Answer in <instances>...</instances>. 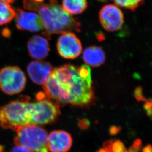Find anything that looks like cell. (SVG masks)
Segmentation results:
<instances>
[{
    "mask_svg": "<svg viewBox=\"0 0 152 152\" xmlns=\"http://www.w3.org/2000/svg\"><path fill=\"white\" fill-rule=\"evenodd\" d=\"M43 88L45 96L59 105L88 107L95 100L91 70L86 65L53 69Z\"/></svg>",
    "mask_w": 152,
    "mask_h": 152,
    "instance_id": "cell-1",
    "label": "cell"
},
{
    "mask_svg": "<svg viewBox=\"0 0 152 152\" xmlns=\"http://www.w3.org/2000/svg\"><path fill=\"white\" fill-rule=\"evenodd\" d=\"M23 4L25 9L38 12L45 29L44 35L47 37L53 34L80 31V23L67 13L56 0H50L48 4L23 0Z\"/></svg>",
    "mask_w": 152,
    "mask_h": 152,
    "instance_id": "cell-2",
    "label": "cell"
},
{
    "mask_svg": "<svg viewBox=\"0 0 152 152\" xmlns=\"http://www.w3.org/2000/svg\"><path fill=\"white\" fill-rule=\"evenodd\" d=\"M30 102L24 97L0 107V126L15 131L31 124Z\"/></svg>",
    "mask_w": 152,
    "mask_h": 152,
    "instance_id": "cell-3",
    "label": "cell"
},
{
    "mask_svg": "<svg viewBox=\"0 0 152 152\" xmlns=\"http://www.w3.org/2000/svg\"><path fill=\"white\" fill-rule=\"evenodd\" d=\"M15 132V145L24 147L31 152H50L48 147V135L40 126L28 125Z\"/></svg>",
    "mask_w": 152,
    "mask_h": 152,
    "instance_id": "cell-4",
    "label": "cell"
},
{
    "mask_svg": "<svg viewBox=\"0 0 152 152\" xmlns=\"http://www.w3.org/2000/svg\"><path fill=\"white\" fill-rule=\"evenodd\" d=\"M36 101L30 102L31 124L42 126L56 121L60 114V105L40 92Z\"/></svg>",
    "mask_w": 152,
    "mask_h": 152,
    "instance_id": "cell-5",
    "label": "cell"
},
{
    "mask_svg": "<svg viewBox=\"0 0 152 152\" xmlns=\"http://www.w3.org/2000/svg\"><path fill=\"white\" fill-rule=\"evenodd\" d=\"M26 78L17 66H7L0 70V89L4 94L13 95L21 92L25 87Z\"/></svg>",
    "mask_w": 152,
    "mask_h": 152,
    "instance_id": "cell-6",
    "label": "cell"
},
{
    "mask_svg": "<svg viewBox=\"0 0 152 152\" xmlns=\"http://www.w3.org/2000/svg\"><path fill=\"white\" fill-rule=\"evenodd\" d=\"M99 19L104 29L109 32L118 31L124 24L123 12L117 6L113 4L106 5L101 9Z\"/></svg>",
    "mask_w": 152,
    "mask_h": 152,
    "instance_id": "cell-7",
    "label": "cell"
},
{
    "mask_svg": "<svg viewBox=\"0 0 152 152\" xmlns=\"http://www.w3.org/2000/svg\"><path fill=\"white\" fill-rule=\"evenodd\" d=\"M57 49L61 57L70 59L76 58L82 53V43L73 32L65 33L58 39Z\"/></svg>",
    "mask_w": 152,
    "mask_h": 152,
    "instance_id": "cell-8",
    "label": "cell"
},
{
    "mask_svg": "<svg viewBox=\"0 0 152 152\" xmlns=\"http://www.w3.org/2000/svg\"><path fill=\"white\" fill-rule=\"evenodd\" d=\"M16 26L18 29L38 32L44 29L39 15L18 8L15 10Z\"/></svg>",
    "mask_w": 152,
    "mask_h": 152,
    "instance_id": "cell-9",
    "label": "cell"
},
{
    "mask_svg": "<svg viewBox=\"0 0 152 152\" xmlns=\"http://www.w3.org/2000/svg\"><path fill=\"white\" fill-rule=\"evenodd\" d=\"M53 70L48 62L37 60L30 62L27 67V73L31 80L37 85H44Z\"/></svg>",
    "mask_w": 152,
    "mask_h": 152,
    "instance_id": "cell-10",
    "label": "cell"
},
{
    "mask_svg": "<svg viewBox=\"0 0 152 152\" xmlns=\"http://www.w3.org/2000/svg\"><path fill=\"white\" fill-rule=\"evenodd\" d=\"M70 135L63 130L51 132L48 137V147L50 152H67L72 146Z\"/></svg>",
    "mask_w": 152,
    "mask_h": 152,
    "instance_id": "cell-11",
    "label": "cell"
},
{
    "mask_svg": "<svg viewBox=\"0 0 152 152\" xmlns=\"http://www.w3.org/2000/svg\"><path fill=\"white\" fill-rule=\"evenodd\" d=\"M28 53L31 57L36 60L45 58L50 51V44L48 39L41 36H34L28 41Z\"/></svg>",
    "mask_w": 152,
    "mask_h": 152,
    "instance_id": "cell-12",
    "label": "cell"
},
{
    "mask_svg": "<svg viewBox=\"0 0 152 152\" xmlns=\"http://www.w3.org/2000/svg\"><path fill=\"white\" fill-rule=\"evenodd\" d=\"M83 57L86 65L92 67L101 66L106 60L105 54L103 50L97 46H91L85 49Z\"/></svg>",
    "mask_w": 152,
    "mask_h": 152,
    "instance_id": "cell-13",
    "label": "cell"
},
{
    "mask_svg": "<svg viewBox=\"0 0 152 152\" xmlns=\"http://www.w3.org/2000/svg\"><path fill=\"white\" fill-rule=\"evenodd\" d=\"M62 7L70 15H79L88 7L87 0H62Z\"/></svg>",
    "mask_w": 152,
    "mask_h": 152,
    "instance_id": "cell-14",
    "label": "cell"
},
{
    "mask_svg": "<svg viewBox=\"0 0 152 152\" xmlns=\"http://www.w3.org/2000/svg\"><path fill=\"white\" fill-rule=\"evenodd\" d=\"M15 16V11L9 3L0 1V25L10 23Z\"/></svg>",
    "mask_w": 152,
    "mask_h": 152,
    "instance_id": "cell-15",
    "label": "cell"
},
{
    "mask_svg": "<svg viewBox=\"0 0 152 152\" xmlns=\"http://www.w3.org/2000/svg\"><path fill=\"white\" fill-rule=\"evenodd\" d=\"M103 149L107 152H128L123 142L118 140L107 141L103 144Z\"/></svg>",
    "mask_w": 152,
    "mask_h": 152,
    "instance_id": "cell-16",
    "label": "cell"
},
{
    "mask_svg": "<svg viewBox=\"0 0 152 152\" xmlns=\"http://www.w3.org/2000/svg\"><path fill=\"white\" fill-rule=\"evenodd\" d=\"M115 4L121 7H124L132 11H134L140 5H142L144 0H113Z\"/></svg>",
    "mask_w": 152,
    "mask_h": 152,
    "instance_id": "cell-17",
    "label": "cell"
},
{
    "mask_svg": "<svg viewBox=\"0 0 152 152\" xmlns=\"http://www.w3.org/2000/svg\"><path fill=\"white\" fill-rule=\"evenodd\" d=\"M134 96L136 99L138 101L145 102L146 99L144 96L143 94V90L140 86H138L135 88L134 91Z\"/></svg>",
    "mask_w": 152,
    "mask_h": 152,
    "instance_id": "cell-18",
    "label": "cell"
},
{
    "mask_svg": "<svg viewBox=\"0 0 152 152\" xmlns=\"http://www.w3.org/2000/svg\"><path fill=\"white\" fill-rule=\"evenodd\" d=\"M142 142L140 139H136L133 142V145L129 149L128 152H139V150L141 146Z\"/></svg>",
    "mask_w": 152,
    "mask_h": 152,
    "instance_id": "cell-19",
    "label": "cell"
},
{
    "mask_svg": "<svg viewBox=\"0 0 152 152\" xmlns=\"http://www.w3.org/2000/svg\"><path fill=\"white\" fill-rule=\"evenodd\" d=\"M145 102L146 103L144 105V109L148 116H152V99H146Z\"/></svg>",
    "mask_w": 152,
    "mask_h": 152,
    "instance_id": "cell-20",
    "label": "cell"
},
{
    "mask_svg": "<svg viewBox=\"0 0 152 152\" xmlns=\"http://www.w3.org/2000/svg\"><path fill=\"white\" fill-rule=\"evenodd\" d=\"M12 152H31L28 149L22 146L15 145L12 150Z\"/></svg>",
    "mask_w": 152,
    "mask_h": 152,
    "instance_id": "cell-21",
    "label": "cell"
},
{
    "mask_svg": "<svg viewBox=\"0 0 152 152\" xmlns=\"http://www.w3.org/2000/svg\"><path fill=\"white\" fill-rule=\"evenodd\" d=\"M121 130V127L118 126H112L110 129V133L112 135L117 134Z\"/></svg>",
    "mask_w": 152,
    "mask_h": 152,
    "instance_id": "cell-22",
    "label": "cell"
},
{
    "mask_svg": "<svg viewBox=\"0 0 152 152\" xmlns=\"http://www.w3.org/2000/svg\"><path fill=\"white\" fill-rule=\"evenodd\" d=\"M142 152H152V145L149 144L147 146L145 147L143 149Z\"/></svg>",
    "mask_w": 152,
    "mask_h": 152,
    "instance_id": "cell-23",
    "label": "cell"
},
{
    "mask_svg": "<svg viewBox=\"0 0 152 152\" xmlns=\"http://www.w3.org/2000/svg\"><path fill=\"white\" fill-rule=\"evenodd\" d=\"M16 0H0V1H4L7 3H13Z\"/></svg>",
    "mask_w": 152,
    "mask_h": 152,
    "instance_id": "cell-24",
    "label": "cell"
},
{
    "mask_svg": "<svg viewBox=\"0 0 152 152\" xmlns=\"http://www.w3.org/2000/svg\"><path fill=\"white\" fill-rule=\"evenodd\" d=\"M34 1L38 3H42L45 0H34Z\"/></svg>",
    "mask_w": 152,
    "mask_h": 152,
    "instance_id": "cell-25",
    "label": "cell"
},
{
    "mask_svg": "<svg viewBox=\"0 0 152 152\" xmlns=\"http://www.w3.org/2000/svg\"><path fill=\"white\" fill-rule=\"evenodd\" d=\"M97 152H107V151H106L103 148V149H101L99 151H98Z\"/></svg>",
    "mask_w": 152,
    "mask_h": 152,
    "instance_id": "cell-26",
    "label": "cell"
},
{
    "mask_svg": "<svg viewBox=\"0 0 152 152\" xmlns=\"http://www.w3.org/2000/svg\"><path fill=\"white\" fill-rule=\"evenodd\" d=\"M98 1H101V2H106L108 1V0H98Z\"/></svg>",
    "mask_w": 152,
    "mask_h": 152,
    "instance_id": "cell-27",
    "label": "cell"
}]
</instances>
